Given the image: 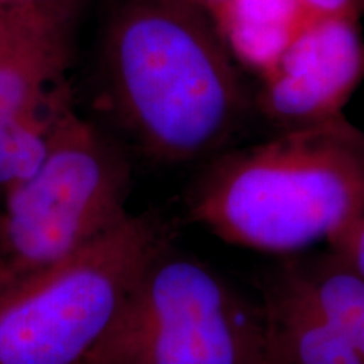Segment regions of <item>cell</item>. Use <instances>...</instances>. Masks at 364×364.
<instances>
[{"label": "cell", "mask_w": 364, "mask_h": 364, "mask_svg": "<svg viewBox=\"0 0 364 364\" xmlns=\"http://www.w3.org/2000/svg\"><path fill=\"white\" fill-rule=\"evenodd\" d=\"M191 220L228 245L297 253L364 213V132L346 115L223 150L189 191Z\"/></svg>", "instance_id": "obj_2"}, {"label": "cell", "mask_w": 364, "mask_h": 364, "mask_svg": "<svg viewBox=\"0 0 364 364\" xmlns=\"http://www.w3.org/2000/svg\"><path fill=\"white\" fill-rule=\"evenodd\" d=\"M129 191L124 154L68 108L39 166L0 196V295L120 225Z\"/></svg>", "instance_id": "obj_3"}, {"label": "cell", "mask_w": 364, "mask_h": 364, "mask_svg": "<svg viewBox=\"0 0 364 364\" xmlns=\"http://www.w3.org/2000/svg\"><path fill=\"white\" fill-rule=\"evenodd\" d=\"M213 19L236 61L263 75L312 16L297 0H233Z\"/></svg>", "instance_id": "obj_9"}, {"label": "cell", "mask_w": 364, "mask_h": 364, "mask_svg": "<svg viewBox=\"0 0 364 364\" xmlns=\"http://www.w3.org/2000/svg\"><path fill=\"white\" fill-rule=\"evenodd\" d=\"M307 299L364 359V279L329 253L289 262L277 273Z\"/></svg>", "instance_id": "obj_10"}, {"label": "cell", "mask_w": 364, "mask_h": 364, "mask_svg": "<svg viewBox=\"0 0 364 364\" xmlns=\"http://www.w3.org/2000/svg\"><path fill=\"white\" fill-rule=\"evenodd\" d=\"M312 17H364V0H297Z\"/></svg>", "instance_id": "obj_12"}, {"label": "cell", "mask_w": 364, "mask_h": 364, "mask_svg": "<svg viewBox=\"0 0 364 364\" xmlns=\"http://www.w3.org/2000/svg\"><path fill=\"white\" fill-rule=\"evenodd\" d=\"M166 248L157 220L129 215L75 257L0 295V364L83 363Z\"/></svg>", "instance_id": "obj_5"}, {"label": "cell", "mask_w": 364, "mask_h": 364, "mask_svg": "<svg viewBox=\"0 0 364 364\" xmlns=\"http://www.w3.org/2000/svg\"><path fill=\"white\" fill-rule=\"evenodd\" d=\"M267 364H364L353 344L279 275L263 292Z\"/></svg>", "instance_id": "obj_8"}, {"label": "cell", "mask_w": 364, "mask_h": 364, "mask_svg": "<svg viewBox=\"0 0 364 364\" xmlns=\"http://www.w3.org/2000/svg\"><path fill=\"white\" fill-rule=\"evenodd\" d=\"M364 78L358 19L312 17L262 75L257 110L279 130L322 124L343 108Z\"/></svg>", "instance_id": "obj_7"}, {"label": "cell", "mask_w": 364, "mask_h": 364, "mask_svg": "<svg viewBox=\"0 0 364 364\" xmlns=\"http://www.w3.org/2000/svg\"><path fill=\"white\" fill-rule=\"evenodd\" d=\"M100 58L108 110L159 162L218 156L255 107L215 19L189 0H118Z\"/></svg>", "instance_id": "obj_1"}, {"label": "cell", "mask_w": 364, "mask_h": 364, "mask_svg": "<svg viewBox=\"0 0 364 364\" xmlns=\"http://www.w3.org/2000/svg\"><path fill=\"white\" fill-rule=\"evenodd\" d=\"M327 253L364 279V213L327 240Z\"/></svg>", "instance_id": "obj_11"}, {"label": "cell", "mask_w": 364, "mask_h": 364, "mask_svg": "<svg viewBox=\"0 0 364 364\" xmlns=\"http://www.w3.org/2000/svg\"><path fill=\"white\" fill-rule=\"evenodd\" d=\"M71 11L73 2L0 6V196L39 166L73 107Z\"/></svg>", "instance_id": "obj_6"}, {"label": "cell", "mask_w": 364, "mask_h": 364, "mask_svg": "<svg viewBox=\"0 0 364 364\" xmlns=\"http://www.w3.org/2000/svg\"><path fill=\"white\" fill-rule=\"evenodd\" d=\"M81 364H267L265 311L166 248Z\"/></svg>", "instance_id": "obj_4"}, {"label": "cell", "mask_w": 364, "mask_h": 364, "mask_svg": "<svg viewBox=\"0 0 364 364\" xmlns=\"http://www.w3.org/2000/svg\"><path fill=\"white\" fill-rule=\"evenodd\" d=\"M189 2L203 7L204 11H208L209 14H211V17H215L216 14H220L223 11V9L230 6L233 0H189Z\"/></svg>", "instance_id": "obj_13"}, {"label": "cell", "mask_w": 364, "mask_h": 364, "mask_svg": "<svg viewBox=\"0 0 364 364\" xmlns=\"http://www.w3.org/2000/svg\"><path fill=\"white\" fill-rule=\"evenodd\" d=\"M73 0H0V6H26V4H59Z\"/></svg>", "instance_id": "obj_14"}]
</instances>
